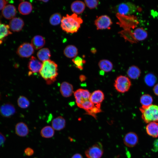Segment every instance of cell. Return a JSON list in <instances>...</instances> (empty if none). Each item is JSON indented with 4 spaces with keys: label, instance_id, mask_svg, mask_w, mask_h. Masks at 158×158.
<instances>
[{
    "label": "cell",
    "instance_id": "obj_8",
    "mask_svg": "<svg viewBox=\"0 0 158 158\" xmlns=\"http://www.w3.org/2000/svg\"><path fill=\"white\" fill-rule=\"evenodd\" d=\"M74 95L77 105L79 107L84 102L90 99L91 94L87 90L79 89L74 92Z\"/></svg>",
    "mask_w": 158,
    "mask_h": 158
},
{
    "label": "cell",
    "instance_id": "obj_4",
    "mask_svg": "<svg viewBox=\"0 0 158 158\" xmlns=\"http://www.w3.org/2000/svg\"><path fill=\"white\" fill-rule=\"evenodd\" d=\"M131 85V81L128 77L120 75L115 80L114 86L117 91L123 93L128 91Z\"/></svg>",
    "mask_w": 158,
    "mask_h": 158
},
{
    "label": "cell",
    "instance_id": "obj_45",
    "mask_svg": "<svg viewBox=\"0 0 158 158\" xmlns=\"http://www.w3.org/2000/svg\"><path fill=\"white\" fill-rule=\"evenodd\" d=\"M91 51L92 53L95 54L97 50L95 48H92L91 49Z\"/></svg>",
    "mask_w": 158,
    "mask_h": 158
},
{
    "label": "cell",
    "instance_id": "obj_9",
    "mask_svg": "<svg viewBox=\"0 0 158 158\" xmlns=\"http://www.w3.org/2000/svg\"><path fill=\"white\" fill-rule=\"evenodd\" d=\"M95 23L97 29L98 30L110 28L112 23L109 17L103 15L97 18L95 20Z\"/></svg>",
    "mask_w": 158,
    "mask_h": 158
},
{
    "label": "cell",
    "instance_id": "obj_3",
    "mask_svg": "<svg viewBox=\"0 0 158 158\" xmlns=\"http://www.w3.org/2000/svg\"><path fill=\"white\" fill-rule=\"evenodd\" d=\"M139 109L142 118L145 123L158 122V106L152 104L148 106H142Z\"/></svg>",
    "mask_w": 158,
    "mask_h": 158
},
{
    "label": "cell",
    "instance_id": "obj_28",
    "mask_svg": "<svg viewBox=\"0 0 158 158\" xmlns=\"http://www.w3.org/2000/svg\"><path fill=\"white\" fill-rule=\"evenodd\" d=\"M133 34L135 39L138 41L145 40L147 36V33L146 30L142 28H138L135 30Z\"/></svg>",
    "mask_w": 158,
    "mask_h": 158
},
{
    "label": "cell",
    "instance_id": "obj_39",
    "mask_svg": "<svg viewBox=\"0 0 158 158\" xmlns=\"http://www.w3.org/2000/svg\"><path fill=\"white\" fill-rule=\"evenodd\" d=\"M152 150L154 152H158V139L155 140L154 141Z\"/></svg>",
    "mask_w": 158,
    "mask_h": 158
},
{
    "label": "cell",
    "instance_id": "obj_11",
    "mask_svg": "<svg viewBox=\"0 0 158 158\" xmlns=\"http://www.w3.org/2000/svg\"><path fill=\"white\" fill-rule=\"evenodd\" d=\"M123 140L125 145L129 147H133L137 144L138 139L135 133L131 132L127 133L125 135Z\"/></svg>",
    "mask_w": 158,
    "mask_h": 158
},
{
    "label": "cell",
    "instance_id": "obj_12",
    "mask_svg": "<svg viewBox=\"0 0 158 158\" xmlns=\"http://www.w3.org/2000/svg\"><path fill=\"white\" fill-rule=\"evenodd\" d=\"M42 65V63L35 57L32 56L28 64V68L30 71L29 75L39 72Z\"/></svg>",
    "mask_w": 158,
    "mask_h": 158
},
{
    "label": "cell",
    "instance_id": "obj_21",
    "mask_svg": "<svg viewBox=\"0 0 158 158\" xmlns=\"http://www.w3.org/2000/svg\"><path fill=\"white\" fill-rule=\"evenodd\" d=\"M45 43L44 38L40 35L34 36L31 41V44L33 48L37 50L42 48L45 45Z\"/></svg>",
    "mask_w": 158,
    "mask_h": 158
},
{
    "label": "cell",
    "instance_id": "obj_36",
    "mask_svg": "<svg viewBox=\"0 0 158 158\" xmlns=\"http://www.w3.org/2000/svg\"><path fill=\"white\" fill-rule=\"evenodd\" d=\"M102 111L100 108L95 106L90 110L86 112V114L91 115L97 119L96 114Z\"/></svg>",
    "mask_w": 158,
    "mask_h": 158
},
{
    "label": "cell",
    "instance_id": "obj_40",
    "mask_svg": "<svg viewBox=\"0 0 158 158\" xmlns=\"http://www.w3.org/2000/svg\"><path fill=\"white\" fill-rule=\"evenodd\" d=\"M8 1L0 0V10H2L4 7L7 5Z\"/></svg>",
    "mask_w": 158,
    "mask_h": 158
},
{
    "label": "cell",
    "instance_id": "obj_47",
    "mask_svg": "<svg viewBox=\"0 0 158 158\" xmlns=\"http://www.w3.org/2000/svg\"><path fill=\"white\" fill-rule=\"evenodd\" d=\"M42 1L44 2H46L48 1V0H41Z\"/></svg>",
    "mask_w": 158,
    "mask_h": 158
},
{
    "label": "cell",
    "instance_id": "obj_30",
    "mask_svg": "<svg viewBox=\"0 0 158 158\" xmlns=\"http://www.w3.org/2000/svg\"><path fill=\"white\" fill-rule=\"evenodd\" d=\"M153 101L152 97L148 94L142 95L140 99V102L142 106H148L151 104Z\"/></svg>",
    "mask_w": 158,
    "mask_h": 158
},
{
    "label": "cell",
    "instance_id": "obj_26",
    "mask_svg": "<svg viewBox=\"0 0 158 158\" xmlns=\"http://www.w3.org/2000/svg\"><path fill=\"white\" fill-rule=\"evenodd\" d=\"M37 56L40 61L44 62L49 60L51 56L50 51L47 48L41 49L37 52Z\"/></svg>",
    "mask_w": 158,
    "mask_h": 158
},
{
    "label": "cell",
    "instance_id": "obj_44",
    "mask_svg": "<svg viewBox=\"0 0 158 158\" xmlns=\"http://www.w3.org/2000/svg\"><path fill=\"white\" fill-rule=\"evenodd\" d=\"M71 158H83V157L80 154L76 153L73 155Z\"/></svg>",
    "mask_w": 158,
    "mask_h": 158
},
{
    "label": "cell",
    "instance_id": "obj_18",
    "mask_svg": "<svg viewBox=\"0 0 158 158\" xmlns=\"http://www.w3.org/2000/svg\"><path fill=\"white\" fill-rule=\"evenodd\" d=\"M66 120L62 116H59L53 119L51 123L52 127L56 130H60L65 127Z\"/></svg>",
    "mask_w": 158,
    "mask_h": 158
},
{
    "label": "cell",
    "instance_id": "obj_14",
    "mask_svg": "<svg viewBox=\"0 0 158 158\" xmlns=\"http://www.w3.org/2000/svg\"><path fill=\"white\" fill-rule=\"evenodd\" d=\"M3 17L7 19H11L14 18L16 14L15 7L11 4L7 5L2 10Z\"/></svg>",
    "mask_w": 158,
    "mask_h": 158
},
{
    "label": "cell",
    "instance_id": "obj_29",
    "mask_svg": "<svg viewBox=\"0 0 158 158\" xmlns=\"http://www.w3.org/2000/svg\"><path fill=\"white\" fill-rule=\"evenodd\" d=\"M54 131L53 128L50 126L43 127L41 130L40 134L43 138H49L52 137L54 135Z\"/></svg>",
    "mask_w": 158,
    "mask_h": 158
},
{
    "label": "cell",
    "instance_id": "obj_32",
    "mask_svg": "<svg viewBox=\"0 0 158 158\" xmlns=\"http://www.w3.org/2000/svg\"><path fill=\"white\" fill-rule=\"evenodd\" d=\"M18 104L19 107L23 109L28 108L30 105V103L28 99L25 97L21 96L18 98Z\"/></svg>",
    "mask_w": 158,
    "mask_h": 158
},
{
    "label": "cell",
    "instance_id": "obj_41",
    "mask_svg": "<svg viewBox=\"0 0 158 158\" xmlns=\"http://www.w3.org/2000/svg\"><path fill=\"white\" fill-rule=\"evenodd\" d=\"M6 141V138L4 135L0 132V146L3 145Z\"/></svg>",
    "mask_w": 158,
    "mask_h": 158
},
{
    "label": "cell",
    "instance_id": "obj_37",
    "mask_svg": "<svg viewBox=\"0 0 158 158\" xmlns=\"http://www.w3.org/2000/svg\"><path fill=\"white\" fill-rule=\"evenodd\" d=\"M84 1L87 6L90 9L97 7L99 3V1L97 0H85Z\"/></svg>",
    "mask_w": 158,
    "mask_h": 158
},
{
    "label": "cell",
    "instance_id": "obj_6",
    "mask_svg": "<svg viewBox=\"0 0 158 158\" xmlns=\"http://www.w3.org/2000/svg\"><path fill=\"white\" fill-rule=\"evenodd\" d=\"M85 153L87 158H100L103 153V146L97 142L87 149Z\"/></svg>",
    "mask_w": 158,
    "mask_h": 158
},
{
    "label": "cell",
    "instance_id": "obj_20",
    "mask_svg": "<svg viewBox=\"0 0 158 158\" xmlns=\"http://www.w3.org/2000/svg\"><path fill=\"white\" fill-rule=\"evenodd\" d=\"M85 8V5L83 1H76L73 2L71 5V9L72 11L76 14L82 13Z\"/></svg>",
    "mask_w": 158,
    "mask_h": 158
},
{
    "label": "cell",
    "instance_id": "obj_13",
    "mask_svg": "<svg viewBox=\"0 0 158 158\" xmlns=\"http://www.w3.org/2000/svg\"><path fill=\"white\" fill-rule=\"evenodd\" d=\"M24 23L22 19L14 17L11 20L9 24L10 30L13 32H19L23 29Z\"/></svg>",
    "mask_w": 158,
    "mask_h": 158
},
{
    "label": "cell",
    "instance_id": "obj_31",
    "mask_svg": "<svg viewBox=\"0 0 158 158\" xmlns=\"http://www.w3.org/2000/svg\"><path fill=\"white\" fill-rule=\"evenodd\" d=\"M62 19L61 15L60 13H56L50 16L49 21L51 25L55 26L61 23Z\"/></svg>",
    "mask_w": 158,
    "mask_h": 158
},
{
    "label": "cell",
    "instance_id": "obj_38",
    "mask_svg": "<svg viewBox=\"0 0 158 158\" xmlns=\"http://www.w3.org/2000/svg\"><path fill=\"white\" fill-rule=\"evenodd\" d=\"M25 154L27 156H31L34 153V150L30 147H27L24 150Z\"/></svg>",
    "mask_w": 158,
    "mask_h": 158
},
{
    "label": "cell",
    "instance_id": "obj_22",
    "mask_svg": "<svg viewBox=\"0 0 158 158\" xmlns=\"http://www.w3.org/2000/svg\"><path fill=\"white\" fill-rule=\"evenodd\" d=\"M32 9L31 4L26 1L21 2L18 6V10L19 12L23 15H27L30 13L32 11Z\"/></svg>",
    "mask_w": 158,
    "mask_h": 158
},
{
    "label": "cell",
    "instance_id": "obj_23",
    "mask_svg": "<svg viewBox=\"0 0 158 158\" xmlns=\"http://www.w3.org/2000/svg\"><path fill=\"white\" fill-rule=\"evenodd\" d=\"M10 30L9 25L2 23L0 20V44L5 37L12 34Z\"/></svg>",
    "mask_w": 158,
    "mask_h": 158
},
{
    "label": "cell",
    "instance_id": "obj_19",
    "mask_svg": "<svg viewBox=\"0 0 158 158\" xmlns=\"http://www.w3.org/2000/svg\"><path fill=\"white\" fill-rule=\"evenodd\" d=\"M146 130L147 134L153 137H158V123L152 122L149 123L146 126Z\"/></svg>",
    "mask_w": 158,
    "mask_h": 158
},
{
    "label": "cell",
    "instance_id": "obj_15",
    "mask_svg": "<svg viewBox=\"0 0 158 158\" xmlns=\"http://www.w3.org/2000/svg\"><path fill=\"white\" fill-rule=\"evenodd\" d=\"M60 90L63 97H67L72 95L73 92V87L71 84L68 82H63L61 84Z\"/></svg>",
    "mask_w": 158,
    "mask_h": 158
},
{
    "label": "cell",
    "instance_id": "obj_24",
    "mask_svg": "<svg viewBox=\"0 0 158 158\" xmlns=\"http://www.w3.org/2000/svg\"><path fill=\"white\" fill-rule=\"evenodd\" d=\"M63 53L64 55L68 58H74L78 54V49L74 45H68L65 48Z\"/></svg>",
    "mask_w": 158,
    "mask_h": 158
},
{
    "label": "cell",
    "instance_id": "obj_34",
    "mask_svg": "<svg viewBox=\"0 0 158 158\" xmlns=\"http://www.w3.org/2000/svg\"><path fill=\"white\" fill-rule=\"evenodd\" d=\"M72 61L76 67L81 70H83V65L86 63V61L79 56H76L72 59Z\"/></svg>",
    "mask_w": 158,
    "mask_h": 158
},
{
    "label": "cell",
    "instance_id": "obj_35",
    "mask_svg": "<svg viewBox=\"0 0 158 158\" xmlns=\"http://www.w3.org/2000/svg\"><path fill=\"white\" fill-rule=\"evenodd\" d=\"M95 106L90 99L83 102L78 107L84 109L86 112L91 110Z\"/></svg>",
    "mask_w": 158,
    "mask_h": 158
},
{
    "label": "cell",
    "instance_id": "obj_43",
    "mask_svg": "<svg viewBox=\"0 0 158 158\" xmlns=\"http://www.w3.org/2000/svg\"><path fill=\"white\" fill-rule=\"evenodd\" d=\"M79 78L80 80L82 82L86 80V77L85 75H81L79 76Z\"/></svg>",
    "mask_w": 158,
    "mask_h": 158
},
{
    "label": "cell",
    "instance_id": "obj_17",
    "mask_svg": "<svg viewBox=\"0 0 158 158\" xmlns=\"http://www.w3.org/2000/svg\"><path fill=\"white\" fill-rule=\"evenodd\" d=\"M104 98L103 92L100 90H96L91 94L90 101L94 104H100L103 102Z\"/></svg>",
    "mask_w": 158,
    "mask_h": 158
},
{
    "label": "cell",
    "instance_id": "obj_5",
    "mask_svg": "<svg viewBox=\"0 0 158 158\" xmlns=\"http://www.w3.org/2000/svg\"><path fill=\"white\" fill-rule=\"evenodd\" d=\"M115 9L118 13L127 15L135 13L137 7L134 4L130 2H123L117 5Z\"/></svg>",
    "mask_w": 158,
    "mask_h": 158
},
{
    "label": "cell",
    "instance_id": "obj_16",
    "mask_svg": "<svg viewBox=\"0 0 158 158\" xmlns=\"http://www.w3.org/2000/svg\"><path fill=\"white\" fill-rule=\"evenodd\" d=\"M29 132V128L25 123L19 122L16 125L15 132L18 135L21 137H25L28 134Z\"/></svg>",
    "mask_w": 158,
    "mask_h": 158
},
{
    "label": "cell",
    "instance_id": "obj_33",
    "mask_svg": "<svg viewBox=\"0 0 158 158\" xmlns=\"http://www.w3.org/2000/svg\"><path fill=\"white\" fill-rule=\"evenodd\" d=\"M156 80V77L152 73L147 74L144 78L146 84L150 87L152 86L155 84Z\"/></svg>",
    "mask_w": 158,
    "mask_h": 158
},
{
    "label": "cell",
    "instance_id": "obj_2",
    "mask_svg": "<svg viewBox=\"0 0 158 158\" xmlns=\"http://www.w3.org/2000/svg\"><path fill=\"white\" fill-rule=\"evenodd\" d=\"M83 22L81 18L73 13L70 15L66 14L62 19L61 26L63 30L68 33H74L78 30Z\"/></svg>",
    "mask_w": 158,
    "mask_h": 158
},
{
    "label": "cell",
    "instance_id": "obj_1",
    "mask_svg": "<svg viewBox=\"0 0 158 158\" xmlns=\"http://www.w3.org/2000/svg\"><path fill=\"white\" fill-rule=\"evenodd\" d=\"M39 73L47 83L51 84L56 81L58 75V66L54 62L51 60L45 61L43 62Z\"/></svg>",
    "mask_w": 158,
    "mask_h": 158
},
{
    "label": "cell",
    "instance_id": "obj_27",
    "mask_svg": "<svg viewBox=\"0 0 158 158\" xmlns=\"http://www.w3.org/2000/svg\"><path fill=\"white\" fill-rule=\"evenodd\" d=\"M141 71L140 69L137 66H132L128 69L127 74L128 76L133 79H138L140 76Z\"/></svg>",
    "mask_w": 158,
    "mask_h": 158
},
{
    "label": "cell",
    "instance_id": "obj_7",
    "mask_svg": "<svg viewBox=\"0 0 158 158\" xmlns=\"http://www.w3.org/2000/svg\"><path fill=\"white\" fill-rule=\"evenodd\" d=\"M34 50L31 44L24 43L18 48L17 53L20 57L28 58L31 56L34 53Z\"/></svg>",
    "mask_w": 158,
    "mask_h": 158
},
{
    "label": "cell",
    "instance_id": "obj_10",
    "mask_svg": "<svg viewBox=\"0 0 158 158\" xmlns=\"http://www.w3.org/2000/svg\"><path fill=\"white\" fill-rule=\"evenodd\" d=\"M16 112L14 106L9 103L3 104L0 106V114L3 116L8 118L14 115Z\"/></svg>",
    "mask_w": 158,
    "mask_h": 158
},
{
    "label": "cell",
    "instance_id": "obj_25",
    "mask_svg": "<svg viewBox=\"0 0 158 158\" xmlns=\"http://www.w3.org/2000/svg\"><path fill=\"white\" fill-rule=\"evenodd\" d=\"M100 69L104 72H108L111 71L113 67L112 62L107 59H102L98 63Z\"/></svg>",
    "mask_w": 158,
    "mask_h": 158
},
{
    "label": "cell",
    "instance_id": "obj_46",
    "mask_svg": "<svg viewBox=\"0 0 158 158\" xmlns=\"http://www.w3.org/2000/svg\"><path fill=\"white\" fill-rule=\"evenodd\" d=\"M104 72L103 71H101L99 72V74L100 75H103L104 74Z\"/></svg>",
    "mask_w": 158,
    "mask_h": 158
},
{
    "label": "cell",
    "instance_id": "obj_42",
    "mask_svg": "<svg viewBox=\"0 0 158 158\" xmlns=\"http://www.w3.org/2000/svg\"><path fill=\"white\" fill-rule=\"evenodd\" d=\"M153 90L154 94L157 96H158V83L155 85Z\"/></svg>",
    "mask_w": 158,
    "mask_h": 158
}]
</instances>
